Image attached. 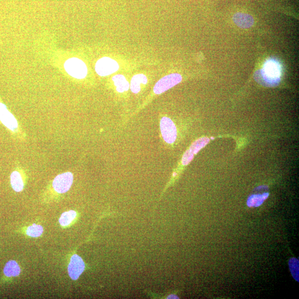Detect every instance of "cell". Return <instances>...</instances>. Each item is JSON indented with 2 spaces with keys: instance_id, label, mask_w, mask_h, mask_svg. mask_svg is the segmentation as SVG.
Returning a JSON list of instances; mask_svg holds the SVG:
<instances>
[{
  "instance_id": "6da1fadb",
  "label": "cell",
  "mask_w": 299,
  "mask_h": 299,
  "mask_svg": "<svg viewBox=\"0 0 299 299\" xmlns=\"http://www.w3.org/2000/svg\"><path fill=\"white\" fill-rule=\"evenodd\" d=\"M281 68L279 62L269 59L264 63L262 70L255 75L256 81L266 87H275L280 81Z\"/></svg>"
},
{
  "instance_id": "7a4b0ae2",
  "label": "cell",
  "mask_w": 299,
  "mask_h": 299,
  "mask_svg": "<svg viewBox=\"0 0 299 299\" xmlns=\"http://www.w3.org/2000/svg\"><path fill=\"white\" fill-rule=\"evenodd\" d=\"M66 72L72 77L77 79H83L87 76L88 69L82 60L72 58L67 60L65 64Z\"/></svg>"
},
{
  "instance_id": "3957f363",
  "label": "cell",
  "mask_w": 299,
  "mask_h": 299,
  "mask_svg": "<svg viewBox=\"0 0 299 299\" xmlns=\"http://www.w3.org/2000/svg\"><path fill=\"white\" fill-rule=\"evenodd\" d=\"M182 79L181 75L177 73L171 74L164 77L159 80L157 83L155 84L154 88V93L156 94L164 93V92L180 83Z\"/></svg>"
},
{
  "instance_id": "277c9868",
  "label": "cell",
  "mask_w": 299,
  "mask_h": 299,
  "mask_svg": "<svg viewBox=\"0 0 299 299\" xmlns=\"http://www.w3.org/2000/svg\"><path fill=\"white\" fill-rule=\"evenodd\" d=\"M119 68L118 63L109 57H103L96 63V72L101 76H107L116 72Z\"/></svg>"
},
{
  "instance_id": "5b68a950",
  "label": "cell",
  "mask_w": 299,
  "mask_h": 299,
  "mask_svg": "<svg viewBox=\"0 0 299 299\" xmlns=\"http://www.w3.org/2000/svg\"><path fill=\"white\" fill-rule=\"evenodd\" d=\"M160 129L164 140L173 143L177 138V129L174 122L169 118L163 117L160 122Z\"/></svg>"
},
{
  "instance_id": "8992f818",
  "label": "cell",
  "mask_w": 299,
  "mask_h": 299,
  "mask_svg": "<svg viewBox=\"0 0 299 299\" xmlns=\"http://www.w3.org/2000/svg\"><path fill=\"white\" fill-rule=\"evenodd\" d=\"M73 182V175L70 172L59 175L53 182L55 190L59 193H65L70 189Z\"/></svg>"
},
{
  "instance_id": "52a82bcc",
  "label": "cell",
  "mask_w": 299,
  "mask_h": 299,
  "mask_svg": "<svg viewBox=\"0 0 299 299\" xmlns=\"http://www.w3.org/2000/svg\"><path fill=\"white\" fill-rule=\"evenodd\" d=\"M84 269L85 264L82 259L77 255H73L68 268V273L71 279L77 280L84 272Z\"/></svg>"
},
{
  "instance_id": "ba28073f",
  "label": "cell",
  "mask_w": 299,
  "mask_h": 299,
  "mask_svg": "<svg viewBox=\"0 0 299 299\" xmlns=\"http://www.w3.org/2000/svg\"><path fill=\"white\" fill-rule=\"evenodd\" d=\"M0 121L6 127L11 131L15 132L18 128V123L13 114L10 113L7 106L2 103H0Z\"/></svg>"
},
{
  "instance_id": "9c48e42d",
  "label": "cell",
  "mask_w": 299,
  "mask_h": 299,
  "mask_svg": "<svg viewBox=\"0 0 299 299\" xmlns=\"http://www.w3.org/2000/svg\"><path fill=\"white\" fill-rule=\"evenodd\" d=\"M234 24L243 29H247L254 25L255 20L251 15L246 13H238L233 17Z\"/></svg>"
},
{
  "instance_id": "30bf717a",
  "label": "cell",
  "mask_w": 299,
  "mask_h": 299,
  "mask_svg": "<svg viewBox=\"0 0 299 299\" xmlns=\"http://www.w3.org/2000/svg\"><path fill=\"white\" fill-rule=\"evenodd\" d=\"M147 79L145 75L142 74H136L131 80L130 88L133 93L137 94L141 90L140 84H146Z\"/></svg>"
},
{
  "instance_id": "8fae6325",
  "label": "cell",
  "mask_w": 299,
  "mask_h": 299,
  "mask_svg": "<svg viewBox=\"0 0 299 299\" xmlns=\"http://www.w3.org/2000/svg\"><path fill=\"white\" fill-rule=\"evenodd\" d=\"M268 192L262 194H254L251 195L247 201V205L250 208H257L260 206L269 196Z\"/></svg>"
},
{
  "instance_id": "7c38bea8",
  "label": "cell",
  "mask_w": 299,
  "mask_h": 299,
  "mask_svg": "<svg viewBox=\"0 0 299 299\" xmlns=\"http://www.w3.org/2000/svg\"><path fill=\"white\" fill-rule=\"evenodd\" d=\"M4 274L8 277H14L18 276L21 273L19 264L14 261L8 262L4 269Z\"/></svg>"
},
{
  "instance_id": "4fadbf2b",
  "label": "cell",
  "mask_w": 299,
  "mask_h": 299,
  "mask_svg": "<svg viewBox=\"0 0 299 299\" xmlns=\"http://www.w3.org/2000/svg\"><path fill=\"white\" fill-rule=\"evenodd\" d=\"M114 85L116 86L117 91L119 93L128 91L130 87L129 82L123 75L118 74L112 78Z\"/></svg>"
},
{
  "instance_id": "5bb4252c",
  "label": "cell",
  "mask_w": 299,
  "mask_h": 299,
  "mask_svg": "<svg viewBox=\"0 0 299 299\" xmlns=\"http://www.w3.org/2000/svg\"><path fill=\"white\" fill-rule=\"evenodd\" d=\"M11 185L14 191L17 192L23 190L24 187L22 177L18 171H14L10 176Z\"/></svg>"
},
{
  "instance_id": "9a60e30c",
  "label": "cell",
  "mask_w": 299,
  "mask_h": 299,
  "mask_svg": "<svg viewBox=\"0 0 299 299\" xmlns=\"http://www.w3.org/2000/svg\"><path fill=\"white\" fill-rule=\"evenodd\" d=\"M210 139L208 137H201L192 143V144L189 147V151L193 154H197L201 149L208 145Z\"/></svg>"
},
{
  "instance_id": "2e32d148",
  "label": "cell",
  "mask_w": 299,
  "mask_h": 299,
  "mask_svg": "<svg viewBox=\"0 0 299 299\" xmlns=\"http://www.w3.org/2000/svg\"><path fill=\"white\" fill-rule=\"evenodd\" d=\"M76 216L77 213L74 211H70L63 213L60 218V223L62 226L70 225Z\"/></svg>"
},
{
  "instance_id": "e0dca14e",
  "label": "cell",
  "mask_w": 299,
  "mask_h": 299,
  "mask_svg": "<svg viewBox=\"0 0 299 299\" xmlns=\"http://www.w3.org/2000/svg\"><path fill=\"white\" fill-rule=\"evenodd\" d=\"M43 232V228L42 226L37 225L36 224H33V225L28 227L26 233L28 236L38 237L42 235Z\"/></svg>"
},
{
  "instance_id": "ac0fdd59",
  "label": "cell",
  "mask_w": 299,
  "mask_h": 299,
  "mask_svg": "<svg viewBox=\"0 0 299 299\" xmlns=\"http://www.w3.org/2000/svg\"><path fill=\"white\" fill-rule=\"evenodd\" d=\"M289 266L291 273L294 278L298 282V261L296 258H292L289 262Z\"/></svg>"
},
{
  "instance_id": "d6986e66",
  "label": "cell",
  "mask_w": 299,
  "mask_h": 299,
  "mask_svg": "<svg viewBox=\"0 0 299 299\" xmlns=\"http://www.w3.org/2000/svg\"><path fill=\"white\" fill-rule=\"evenodd\" d=\"M194 157V154L189 150L187 151L185 154H184L182 163L183 165L186 166L192 162Z\"/></svg>"
}]
</instances>
